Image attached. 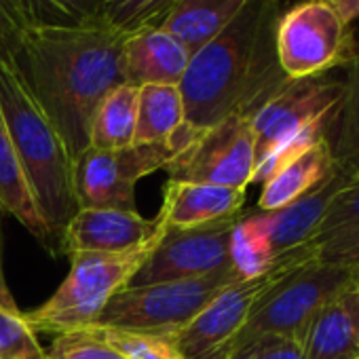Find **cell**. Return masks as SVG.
Segmentation results:
<instances>
[{
	"instance_id": "5bb4252c",
	"label": "cell",
	"mask_w": 359,
	"mask_h": 359,
	"mask_svg": "<svg viewBox=\"0 0 359 359\" xmlns=\"http://www.w3.org/2000/svg\"><path fill=\"white\" fill-rule=\"evenodd\" d=\"M304 359H359V290L321 302L294 334Z\"/></svg>"
},
{
	"instance_id": "7a4b0ae2",
	"label": "cell",
	"mask_w": 359,
	"mask_h": 359,
	"mask_svg": "<svg viewBox=\"0 0 359 359\" xmlns=\"http://www.w3.org/2000/svg\"><path fill=\"white\" fill-rule=\"evenodd\" d=\"M279 15L281 0H248L214 41L193 53L177 85L184 125L169 140L173 150L229 116L252 118L290 81L277 60Z\"/></svg>"
},
{
	"instance_id": "4316f807",
	"label": "cell",
	"mask_w": 359,
	"mask_h": 359,
	"mask_svg": "<svg viewBox=\"0 0 359 359\" xmlns=\"http://www.w3.org/2000/svg\"><path fill=\"white\" fill-rule=\"evenodd\" d=\"M43 24L34 0H0V66H11L22 36Z\"/></svg>"
},
{
	"instance_id": "603a6c76",
	"label": "cell",
	"mask_w": 359,
	"mask_h": 359,
	"mask_svg": "<svg viewBox=\"0 0 359 359\" xmlns=\"http://www.w3.org/2000/svg\"><path fill=\"white\" fill-rule=\"evenodd\" d=\"M346 70V93L334 123V142L330 140V144L336 165L348 173H359V49Z\"/></svg>"
},
{
	"instance_id": "6da1fadb",
	"label": "cell",
	"mask_w": 359,
	"mask_h": 359,
	"mask_svg": "<svg viewBox=\"0 0 359 359\" xmlns=\"http://www.w3.org/2000/svg\"><path fill=\"white\" fill-rule=\"evenodd\" d=\"M125 36L100 20L39 24L13 53L11 68L57 129L72 161L89 148L91 121L102 100L125 83Z\"/></svg>"
},
{
	"instance_id": "1f68e13d",
	"label": "cell",
	"mask_w": 359,
	"mask_h": 359,
	"mask_svg": "<svg viewBox=\"0 0 359 359\" xmlns=\"http://www.w3.org/2000/svg\"><path fill=\"white\" fill-rule=\"evenodd\" d=\"M226 359H304L294 336L269 334L235 348Z\"/></svg>"
},
{
	"instance_id": "484cf974",
	"label": "cell",
	"mask_w": 359,
	"mask_h": 359,
	"mask_svg": "<svg viewBox=\"0 0 359 359\" xmlns=\"http://www.w3.org/2000/svg\"><path fill=\"white\" fill-rule=\"evenodd\" d=\"M87 330H93L100 338H104L127 359H184L175 348L173 340L165 336H156L148 332L114 330V327H87Z\"/></svg>"
},
{
	"instance_id": "d590c367",
	"label": "cell",
	"mask_w": 359,
	"mask_h": 359,
	"mask_svg": "<svg viewBox=\"0 0 359 359\" xmlns=\"http://www.w3.org/2000/svg\"><path fill=\"white\" fill-rule=\"evenodd\" d=\"M348 287L359 290V264L351 266V279H348Z\"/></svg>"
},
{
	"instance_id": "52a82bcc",
	"label": "cell",
	"mask_w": 359,
	"mask_h": 359,
	"mask_svg": "<svg viewBox=\"0 0 359 359\" xmlns=\"http://www.w3.org/2000/svg\"><path fill=\"white\" fill-rule=\"evenodd\" d=\"M277 60L290 81L348 68L359 45L332 0H302L279 15Z\"/></svg>"
},
{
	"instance_id": "ac0fdd59",
	"label": "cell",
	"mask_w": 359,
	"mask_h": 359,
	"mask_svg": "<svg viewBox=\"0 0 359 359\" xmlns=\"http://www.w3.org/2000/svg\"><path fill=\"white\" fill-rule=\"evenodd\" d=\"M336 169L330 137H323L283 163L266 182H262L258 212H275L317 189Z\"/></svg>"
},
{
	"instance_id": "8fae6325",
	"label": "cell",
	"mask_w": 359,
	"mask_h": 359,
	"mask_svg": "<svg viewBox=\"0 0 359 359\" xmlns=\"http://www.w3.org/2000/svg\"><path fill=\"white\" fill-rule=\"evenodd\" d=\"M175 150L167 144H133L121 150L87 148L72 163L74 195L81 208L135 210V184L165 169Z\"/></svg>"
},
{
	"instance_id": "ba28073f",
	"label": "cell",
	"mask_w": 359,
	"mask_h": 359,
	"mask_svg": "<svg viewBox=\"0 0 359 359\" xmlns=\"http://www.w3.org/2000/svg\"><path fill=\"white\" fill-rule=\"evenodd\" d=\"M348 279L351 266L325 264L315 254L302 258L256 300L248 321L231 342L229 355L260 336H294L321 302L348 287Z\"/></svg>"
},
{
	"instance_id": "ffe728a7",
	"label": "cell",
	"mask_w": 359,
	"mask_h": 359,
	"mask_svg": "<svg viewBox=\"0 0 359 359\" xmlns=\"http://www.w3.org/2000/svg\"><path fill=\"white\" fill-rule=\"evenodd\" d=\"M0 210H7L11 216H15L47 250L53 252L55 239L34 203L3 114H0Z\"/></svg>"
},
{
	"instance_id": "44dd1931",
	"label": "cell",
	"mask_w": 359,
	"mask_h": 359,
	"mask_svg": "<svg viewBox=\"0 0 359 359\" xmlns=\"http://www.w3.org/2000/svg\"><path fill=\"white\" fill-rule=\"evenodd\" d=\"M137 97L140 87L123 83L102 100L91 121L89 148L121 150L133 146L137 125Z\"/></svg>"
},
{
	"instance_id": "30bf717a",
	"label": "cell",
	"mask_w": 359,
	"mask_h": 359,
	"mask_svg": "<svg viewBox=\"0 0 359 359\" xmlns=\"http://www.w3.org/2000/svg\"><path fill=\"white\" fill-rule=\"evenodd\" d=\"M256 167L250 118L229 116L212 129L189 135L165 165L169 180L245 191Z\"/></svg>"
},
{
	"instance_id": "83f0119b",
	"label": "cell",
	"mask_w": 359,
	"mask_h": 359,
	"mask_svg": "<svg viewBox=\"0 0 359 359\" xmlns=\"http://www.w3.org/2000/svg\"><path fill=\"white\" fill-rule=\"evenodd\" d=\"M0 359H47V351L26 323L24 313L0 309Z\"/></svg>"
},
{
	"instance_id": "4fadbf2b",
	"label": "cell",
	"mask_w": 359,
	"mask_h": 359,
	"mask_svg": "<svg viewBox=\"0 0 359 359\" xmlns=\"http://www.w3.org/2000/svg\"><path fill=\"white\" fill-rule=\"evenodd\" d=\"M167 226L158 212L144 218L137 210L116 208H81L60 237V250L74 254H118L127 252Z\"/></svg>"
},
{
	"instance_id": "9c48e42d",
	"label": "cell",
	"mask_w": 359,
	"mask_h": 359,
	"mask_svg": "<svg viewBox=\"0 0 359 359\" xmlns=\"http://www.w3.org/2000/svg\"><path fill=\"white\" fill-rule=\"evenodd\" d=\"M315 254V245H302L281 254L273 266L252 279H241L222 290L189 325L173 334V344L184 359H226L231 342L248 321L256 300L296 262Z\"/></svg>"
},
{
	"instance_id": "d6a6232c",
	"label": "cell",
	"mask_w": 359,
	"mask_h": 359,
	"mask_svg": "<svg viewBox=\"0 0 359 359\" xmlns=\"http://www.w3.org/2000/svg\"><path fill=\"white\" fill-rule=\"evenodd\" d=\"M313 245H315L317 260L325 264H340V266L359 264V226L327 235L315 241Z\"/></svg>"
},
{
	"instance_id": "4dcf8cb0",
	"label": "cell",
	"mask_w": 359,
	"mask_h": 359,
	"mask_svg": "<svg viewBox=\"0 0 359 359\" xmlns=\"http://www.w3.org/2000/svg\"><path fill=\"white\" fill-rule=\"evenodd\" d=\"M43 24L97 22L106 0H34Z\"/></svg>"
},
{
	"instance_id": "7402d4cb",
	"label": "cell",
	"mask_w": 359,
	"mask_h": 359,
	"mask_svg": "<svg viewBox=\"0 0 359 359\" xmlns=\"http://www.w3.org/2000/svg\"><path fill=\"white\" fill-rule=\"evenodd\" d=\"M182 125L184 100L177 85L140 87L133 144H167Z\"/></svg>"
},
{
	"instance_id": "9a60e30c",
	"label": "cell",
	"mask_w": 359,
	"mask_h": 359,
	"mask_svg": "<svg viewBox=\"0 0 359 359\" xmlns=\"http://www.w3.org/2000/svg\"><path fill=\"white\" fill-rule=\"evenodd\" d=\"M348 177L351 173L336 165L330 177H325L317 189L292 201L290 205L275 212H254L275 260L281 254L313 243L332 197L346 184Z\"/></svg>"
},
{
	"instance_id": "5b68a950",
	"label": "cell",
	"mask_w": 359,
	"mask_h": 359,
	"mask_svg": "<svg viewBox=\"0 0 359 359\" xmlns=\"http://www.w3.org/2000/svg\"><path fill=\"white\" fill-rule=\"evenodd\" d=\"M165 229L127 252L70 256V271L64 283L47 302L24 313L26 323L34 334L55 336L91 327L110 298L131 283L133 275L156 250Z\"/></svg>"
},
{
	"instance_id": "8992f818",
	"label": "cell",
	"mask_w": 359,
	"mask_h": 359,
	"mask_svg": "<svg viewBox=\"0 0 359 359\" xmlns=\"http://www.w3.org/2000/svg\"><path fill=\"white\" fill-rule=\"evenodd\" d=\"M235 281H241V277L231 266L197 279L140 287L127 285L110 298L91 327L148 332L173 338V334L189 325L222 290Z\"/></svg>"
},
{
	"instance_id": "2e32d148",
	"label": "cell",
	"mask_w": 359,
	"mask_h": 359,
	"mask_svg": "<svg viewBox=\"0 0 359 359\" xmlns=\"http://www.w3.org/2000/svg\"><path fill=\"white\" fill-rule=\"evenodd\" d=\"M193 53L173 34L158 26L142 28L125 36L123 74L125 83L144 85H180L187 74Z\"/></svg>"
},
{
	"instance_id": "cb8c5ba5",
	"label": "cell",
	"mask_w": 359,
	"mask_h": 359,
	"mask_svg": "<svg viewBox=\"0 0 359 359\" xmlns=\"http://www.w3.org/2000/svg\"><path fill=\"white\" fill-rule=\"evenodd\" d=\"M275 262L271 245L254 214H243L233 231L231 264L241 279H252L266 273Z\"/></svg>"
},
{
	"instance_id": "836d02e7",
	"label": "cell",
	"mask_w": 359,
	"mask_h": 359,
	"mask_svg": "<svg viewBox=\"0 0 359 359\" xmlns=\"http://www.w3.org/2000/svg\"><path fill=\"white\" fill-rule=\"evenodd\" d=\"M0 309L9 313H20V306L9 290L7 277H5V266H3V237H0Z\"/></svg>"
},
{
	"instance_id": "e0dca14e",
	"label": "cell",
	"mask_w": 359,
	"mask_h": 359,
	"mask_svg": "<svg viewBox=\"0 0 359 359\" xmlns=\"http://www.w3.org/2000/svg\"><path fill=\"white\" fill-rule=\"evenodd\" d=\"M243 203L245 191L239 189L167 180L158 212L165 216L167 226L191 229L233 218L243 212Z\"/></svg>"
},
{
	"instance_id": "7c38bea8",
	"label": "cell",
	"mask_w": 359,
	"mask_h": 359,
	"mask_svg": "<svg viewBox=\"0 0 359 359\" xmlns=\"http://www.w3.org/2000/svg\"><path fill=\"white\" fill-rule=\"evenodd\" d=\"M243 216L208 222L191 229L167 226L156 250L131 279V287L154 285L180 279H197L222 269H231L233 231Z\"/></svg>"
},
{
	"instance_id": "e575fe53",
	"label": "cell",
	"mask_w": 359,
	"mask_h": 359,
	"mask_svg": "<svg viewBox=\"0 0 359 359\" xmlns=\"http://www.w3.org/2000/svg\"><path fill=\"white\" fill-rule=\"evenodd\" d=\"M332 5L338 9V13L342 15L346 24H353L355 20H359V0H332Z\"/></svg>"
},
{
	"instance_id": "277c9868",
	"label": "cell",
	"mask_w": 359,
	"mask_h": 359,
	"mask_svg": "<svg viewBox=\"0 0 359 359\" xmlns=\"http://www.w3.org/2000/svg\"><path fill=\"white\" fill-rule=\"evenodd\" d=\"M344 81L313 76L287 81L252 118L254 182L266 180L290 158L330 137L344 102Z\"/></svg>"
},
{
	"instance_id": "f1b7e54d",
	"label": "cell",
	"mask_w": 359,
	"mask_h": 359,
	"mask_svg": "<svg viewBox=\"0 0 359 359\" xmlns=\"http://www.w3.org/2000/svg\"><path fill=\"white\" fill-rule=\"evenodd\" d=\"M47 359H127L93 330H72L55 336Z\"/></svg>"
},
{
	"instance_id": "d6986e66",
	"label": "cell",
	"mask_w": 359,
	"mask_h": 359,
	"mask_svg": "<svg viewBox=\"0 0 359 359\" xmlns=\"http://www.w3.org/2000/svg\"><path fill=\"white\" fill-rule=\"evenodd\" d=\"M248 0H175L158 28L173 34L191 53L214 41L245 7Z\"/></svg>"
},
{
	"instance_id": "3957f363",
	"label": "cell",
	"mask_w": 359,
	"mask_h": 359,
	"mask_svg": "<svg viewBox=\"0 0 359 359\" xmlns=\"http://www.w3.org/2000/svg\"><path fill=\"white\" fill-rule=\"evenodd\" d=\"M0 114L5 118L34 203L60 241L79 212L72 182V156L53 123L11 66H0Z\"/></svg>"
},
{
	"instance_id": "d4e9b609",
	"label": "cell",
	"mask_w": 359,
	"mask_h": 359,
	"mask_svg": "<svg viewBox=\"0 0 359 359\" xmlns=\"http://www.w3.org/2000/svg\"><path fill=\"white\" fill-rule=\"evenodd\" d=\"M175 0H106L100 22L121 34L158 26Z\"/></svg>"
},
{
	"instance_id": "f546056e",
	"label": "cell",
	"mask_w": 359,
	"mask_h": 359,
	"mask_svg": "<svg viewBox=\"0 0 359 359\" xmlns=\"http://www.w3.org/2000/svg\"><path fill=\"white\" fill-rule=\"evenodd\" d=\"M355 226H359V173H351L346 184L332 197L313 243Z\"/></svg>"
}]
</instances>
